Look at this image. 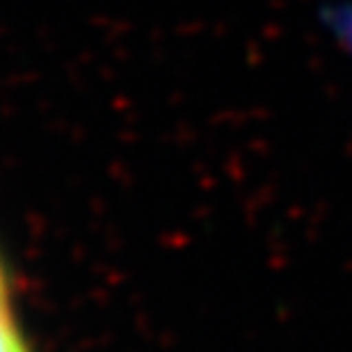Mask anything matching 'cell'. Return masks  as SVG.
Listing matches in <instances>:
<instances>
[{"label": "cell", "instance_id": "cell-1", "mask_svg": "<svg viewBox=\"0 0 352 352\" xmlns=\"http://www.w3.org/2000/svg\"><path fill=\"white\" fill-rule=\"evenodd\" d=\"M0 341H3V352H32L28 334L23 332V325L14 314L7 272H3V327H0Z\"/></svg>", "mask_w": 352, "mask_h": 352}, {"label": "cell", "instance_id": "cell-2", "mask_svg": "<svg viewBox=\"0 0 352 352\" xmlns=\"http://www.w3.org/2000/svg\"><path fill=\"white\" fill-rule=\"evenodd\" d=\"M332 23L339 28V32L343 34V39L352 46V5L341 7V10L332 12Z\"/></svg>", "mask_w": 352, "mask_h": 352}]
</instances>
